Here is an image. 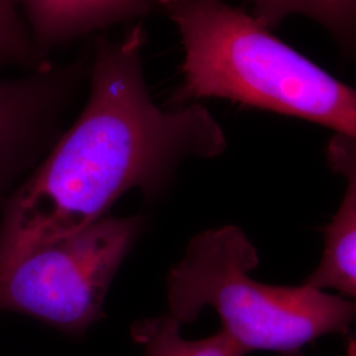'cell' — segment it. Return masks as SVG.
Here are the masks:
<instances>
[{
    "instance_id": "8fae6325",
    "label": "cell",
    "mask_w": 356,
    "mask_h": 356,
    "mask_svg": "<svg viewBox=\"0 0 356 356\" xmlns=\"http://www.w3.org/2000/svg\"><path fill=\"white\" fill-rule=\"evenodd\" d=\"M344 356H356V342L354 337L348 339V343H347V347H346V354H344Z\"/></svg>"
},
{
    "instance_id": "6da1fadb",
    "label": "cell",
    "mask_w": 356,
    "mask_h": 356,
    "mask_svg": "<svg viewBox=\"0 0 356 356\" xmlns=\"http://www.w3.org/2000/svg\"><path fill=\"white\" fill-rule=\"evenodd\" d=\"M145 44L141 23L97 44L85 108L0 207V286L28 252L99 220L127 191L153 197L185 160L225 152V132L202 104L153 102Z\"/></svg>"
},
{
    "instance_id": "52a82bcc",
    "label": "cell",
    "mask_w": 356,
    "mask_h": 356,
    "mask_svg": "<svg viewBox=\"0 0 356 356\" xmlns=\"http://www.w3.org/2000/svg\"><path fill=\"white\" fill-rule=\"evenodd\" d=\"M327 160L332 170L347 179V188L335 216L322 229L325 250L305 284L319 291H337L351 300L356 296L355 138L337 134L329 143Z\"/></svg>"
},
{
    "instance_id": "5b68a950",
    "label": "cell",
    "mask_w": 356,
    "mask_h": 356,
    "mask_svg": "<svg viewBox=\"0 0 356 356\" xmlns=\"http://www.w3.org/2000/svg\"><path fill=\"white\" fill-rule=\"evenodd\" d=\"M83 63L48 64L0 79V207L61 135Z\"/></svg>"
},
{
    "instance_id": "3957f363",
    "label": "cell",
    "mask_w": 356,
    "mask_h": 356,
    "mask_svg": "<svg viewBox=\"0 0 356 356\" xmlns=\"http://www.w3.org/2000/svg\"><path fill=\"white\" fill-rule=\"evenodd\" d=\"M257 266L254 244L236 226L195 235L168 275L169 314L181 325L191 323L211 307L245 354L304 356L306 346L319 338L350 331L356 312L350 298L307 284L259 282L251 277Z\"/></svg>"
},
{
    "instance_id": "7c38bea8",
    "label": "cell",
    "mask_w": 356,
    "mask_h": 356,
    "mask_svg": "<svg viewBox=\"0 0 356 356\" xmlns=\"http://www.w3.org/2000/svg\"><path fill=\"white\" fill-rule=\"evenodd\" d=\"M159 1H160V0H157V6H159Z\"/></svg>"
},
{
    "instance_id": "8992f818",
    "label": "cell",
    "mask_w": 356,
    "mask_h": 356,
    "mask_svg": "<svg viewBox=\"0 0 356 356\" xmlns=\"http://www.w3.org/2000/svg\"><path fill=\"white\" fill-rule=\"evenodd\" d=\"M38 51L60 45L122 22L140 20L157 0H16Z\"/></svg>"
},
{
    "instance_id": "7a4b0ae2",
    "label": "cell",
    "mask_w": 356,
    "mask_h": 356,
    "mask_svg": "<svg viewBox=\"0 0 356 356\" xmlns=\"http://www.w3.org/2000/svg\"><path fill=\"white\" fill-rule=\"evenodd\" d=\"M185 49L173 106L231 102L356 135L355 90L294 51L252 15L225 0H160Z\"/></svg>"
},
{
    "instance_id": "9c48e42d",
    "label": "cell",
    "mask_w": 356,
    "mask_h": 356,
    "mask_svg": "<svg viewBox=\"0 0 356 356\" xmlns=\"http://www.w3.org/2000/svg\"><path fill=\"white\" fill-rule=\"evenodd\" d=\"M254 19L273 29L294 13L325 26L346 51L355 42L356 0H251Z\"/></svg>"
},
{
    "instance_id": "30bf717a",
    "label": "cell",
    "mask_w": 356,
    "mask_h": 356,
    "mask_svg": "<svg viewBox=\"0 0 356 356\" xmlns=\"http://www.w3.org/2000/svg\"><path fill=\"white\" fill-rule=\"evenodd\" d=\"M0 64L16 65L26 72L51 64L35 47L16 0H0Z\"/></svg>"
},
{
    "instance_id": "277c9868",
    "label": "cell",
    "mask_w": 356,
    "mask_h": 356,
    "mask_svg": "<svg viewBox=\"0 0 356 356\" xmlns=\"http://www.w3.org/2000/svg\"><path fill=\"white\" fill-rule=\"evenodd\" d=\"M140 216H103L85 229L36 247L0 286V312L38 319L83 337L104 316L118 270L140 234Z\"/></svg>"
},
{
    "instance_id": "ba28073f",
    "label": "cell",
    "mask_w": 356,
    "mask_h": 356,
    "mask_svg": "<svg viewBox=\"0 0 356 356\" xmlns=\"http://www.w3.org/2000/svg\"><path fill=\"white\" fill-rule=\"evenodd\" d=\"M181 323L170 314L136 321L131 327L134 342L140 344L143 356H245L242 347L223 330L191 341L181 335Z\"/></svg>"
}]
</instances>
